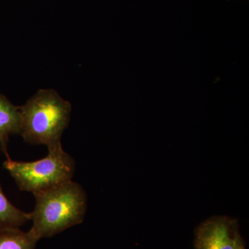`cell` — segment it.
Returning a JSON list of instances; mask_svg holds the SVG:
<instances>
[{
	"label": "cell",
	"mask_w": 249,
	"mask_h": 249,
	"mask_svg": "<svg viewBox=\"0 0 249 249\" xmlns=\"http://www.w3.org/2000/svg\"><path fill=\"white\" fill-rule=\"evenodd\" d=\"M34 196L29 231L37 240L53 237L84 221L88 196L79 183L70 180Z\"/></svg>",
	"instance_id": "cell-1"
},
{
	"label": "cell",
	"mask_w": 249,
	"mask_h": 249,
	"mask_svg": "<svg viewBox=\"0 0 249 249\" xmlns=\"http://www.w3.org/2000/svg\"><path fill=\"white\" fill-rule=\"evenodd\" d=\"M21 131L24 142L47 147L61 143L63 132L70 124L71 104L55 90L39 89L19 106Z\"/></svg>",
	"instance_id": "cell-2"
},
{
	"label": "cell",
	"mask_w": 249,
	"mask_h": 249,
	"mask_svg": "<svg viewBox=\"0 0 249 249\" xmlns=\"http://www.w3.org/2000/svg\"><path fill=\"white\" fill-rule=\"evenodd\" d=\"M4 168L19 190L35 195L72 180L76 162L60 143L49 147L47 155L35 161H16L9 157Z\"/></svg>",
	"instance_id": "cell-3"
},
{
	"label": "cell",
	"mask_w": 249,
	"mask_h": 249,
	"mask_svg": "<svg viewBox=\"0 0 249 249\" xmlns=\"http://www.w3.org/2000/svg\"><path fill=\"white\" fill-rule=\"evenodd\" d=\"M237 222L227 216L214 215L203 221L195 231V249H234Z\"/></svg>",
	"instance_id": "cell-4"
},
{
	"label": "cell",
	"mask_w": 249,
	"mask_h": 249,
	"mask_svg": "<svg viewBox=\"0 0 249 249\" xmlns=\"http://www.w3.org/2000/svg\"><path fill=\"white\" fill-rule=\"evenodd\" d=\"M21 131V115L19 107L15 106L7 98L0 94V148L7 158L9 137L19 134Z\"/></svg>",
	"instance_id": "cell-5"
},
{
	"label": "cell",
	"mask_w": 249,
	"mask_h": 249,
	"mask_svg": "<svg viewBox=\"0 0 249 249\" xmlns=\"http://www.w3.org/2000/svg\"><path fill=\"white\" fill-rule=\"evenodd\" d=\"M30 221V213L18 209L5 196L0 183V230L20 228Z\"/></svg>",
	"instance_id": "cell-6"
},
{
	"label": "cell",
	"mask_w": 249,
	"mask_h": 249,
	"mask_svg": "<svg viewBox=\"0 0 249 249\" xmlns=\"http://www.w3.org/2000/svg\"><path fill=\"white\" fill-rule=\"evenodd\" d=\"M37 242L29 231L24 232L19 228L0 230V249H36Z\"/></svg>",
	"instance_id": "cell-7"
},
{
	"label": "cell",
	"mask_w": 249,
	"mask_h": 249,
	"mask_svg": "<svg viewBox=\"0 0 249 249\" xmlns=\"http://www.w3.org/2000/svg\"><path fill=\"white\" fill-rule=\"evenodd\" d=\"M234 249H246L245 244L244 242L242 236L240 235L239 231H237L235 235V245Z\"/></svg>",
	"instance_id": "cell-8"
}]
</instances>
